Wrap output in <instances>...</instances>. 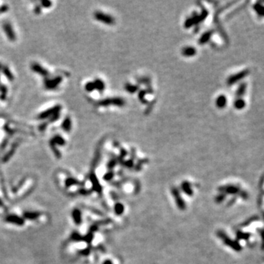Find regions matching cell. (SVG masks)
Listing matches in <instances>:
<instances>
[{
  "label": "cell",
  "mask_w": 264,
  "mask_h": 264,
  "mask_svg": "<svg viewBox=\"0 0 264 264\" xmlns=\"http://www.w3.org/2000/svg\"><path fill=\"white\" fill-rule=\"evenodd\" d=\"M249 74H250V70H242V72H239L238 74H236V75H233L231 77H230V79H228V84L229 85H233V84L236 83L239 80L244 79Z\"/></svg>",
  "instance_id": "obj_1"
},
{
  "label": "cell",
  "mask_w": 264,
  "mask_h": 264,
  "mask_svg": "<svg viewBox=\"0 0 264 264\" xmlns=\"http://www.w3.org/2000/svg\"><path fill=\"white\" fill-rule=\"evenodd\" d=\"M254 9L256 13L259 15L260 16H264V6L262 5L261 3H257L254 6Z\"/></svg>",
  "instance_id": "obj_2"
},
{
  "label": "cell",
  "mask_w": 264,
  "mask_h": 264,
  "mask_svg": "<svg viewBox=\"0 0 264 264\" xmlns=\"http://www.w3.org/2000/svg\"><path fill=\"white\" fill-rule=\"evenodd\" d=\"M245 105H246L245 101H244L242 98L237 99V100L235 101V103H234V106L237 109V110H242L243 108H244V107H245Z\"/></svg>",
  "instance_id": "obj_3"
},
{
  "label": "cell",
  "mask_w": 264,
  "mask_h": 264,
  "mask_svg": "<svg viewBox=\"0 0 264 264\" xmlns=\"http://www.w3.org/2000/svg\"><path fill=\"white\" fill-rule=\"evenodd\" d=\"M246 88V85L245 83L241 84L240 86H239L238 90H237V93H236L237 96H238V97L242 96V95H244V93H245Z\"/></svg>",
  "instance_id": "obj_4"
},
{
  "label": "cell",
  "mask_w": 264,
  "mask_h": 264,
  "mask_svg": "<svg viewBox=\"0 0 264 264\" xmlns=\"http://www.w3.org/2000/svg\"><path fill=\"white\" fill-rule=\"evenodd\" d=\"M226 98L225 96H223V95H222V96H220L219 98H218L217 100V106L220 107V108H223V107L225 106V104H226Z\"/></svg>",
  "instance_id": "obj_5"
},
{
  "label": "cell",
  "mask_w": 264,
  "mask_h": 264,
  "mask_svg": "<svg viewBox=\"0 0 264 264\" xmlns=\"http://www.w3.org/2000/svg\"><path fill=\"white\" fill-rule=\"evenodd\" d=\"M5 30H6V31L8 32V36H9V38H10V39H14V35H13V31H11V30H10V28L9 27V26H6V27H5Z\"/></svg>",
  "instance_id": "obj_6"
},
{
  "label": "cell",
  "mask_w": 264,
  "mask_h": 264,
  "mask_svg": "<svg viewBox=\"0 0 264 264\" xmlns=\"http://www.w3.org/2000/svg\"><path fill=\"white\" fill-rule=\"evenodd\" d=\"M37 68H38V69H39V70H41V67H40V66H37ZM38 72L41 73V74H43V71H42V70H38Z\"/></svg>",
  "instance_id": "obj_7"
}]
</instances>
